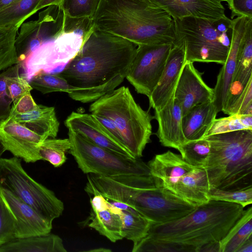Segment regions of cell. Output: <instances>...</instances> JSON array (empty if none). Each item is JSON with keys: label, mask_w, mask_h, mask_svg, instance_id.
<instances>
[{"label": "cell", "mask_w": 252, "mask_h": 252, "mask_svg": "<svg viewBox=\"0 0 252 252\" xmlns=\"http://www.w3.org/2000/svg\"><path fill=\"white\" fill-rule=\"evenodd\" d=\"M62 0H40L32 12V15L39 10L52 4L61 5Z\"/></svg>", "instance_id": "obj_44"}, {"label": "cell", "mask_w": 252, "mask_h": 252, "mask_svg": "<svg viewBox=\"0 0 252 252\" xmlns=\"http://www.w3.org/2000/svg\"><path fill=\"white\" fill-rule=\"evenodd\" d=\"M8 116L46 138H56L58 134L60 123L54 107L37 104L29 112Z\"/></svg>", "instance_id": "obj_23"}, {"label": "cell", "mask_w": 252, "mask_h": 252, "mask_svg": "<svg viewBox=\"0 0 252 252\" xmlns=\"http://www.w3.org/2000/svg\"><path fill=\"white\" fill-rule=\"evenodd\" d=\"M69 153L85 174L105 177L123 175H150L149 167L140 158H128L102 148L68 129Z\"/></svg>", "instance_id": "obj_9"}, {"label": "cell", "mask_w": 252, "mask_h": 252, "mask_svg": "<svg viewBox=\"0 0 252 252\" xmlns=\"http://www.w3.org/2000/svg\"><path fill=\"white\" fill-rule=\"evenodd\" d=\"M65 126L102 148L128 158H134L92 114L72 112L64 121Z\"/></svg>", "instance_id": "obj_15"}, {"label": "cell", "mask_w": 252, "mask_h": 252, "mask_svg": "<svg viewBox=\"0 0 252 252\" xmlns=\"http://www.w3.org/2000/svg\"><path fill=\"white\" fill-rule=\"evenodd\" d=\"M199 252H220L219 242H213L206 244L200 249Z\"/></svg>", "instance_id": "obj_45"}, {"label": "cell", "mask_w": 252, "mask_h": 252, "mask_svg": "<svg viewBox=\"0 0 252 252\" xmlns=\"http://www.w3.org/2000/svg\"><path fill=\"white\" fill-rule=\"evenodd\" d=\"M137 47L122 37L94 28L58 74L71 86L84 90L87 103L94 102L123 82Z\"/></svg>", "instance_id": "obj_1"}, {"label": "cell", "mask_w": 252, "mask_h": 252, "mask_svg": "<svg viewBox=\"0 0 252 252\" xmlns=\"http://www.w3.org/2000/svg\"><path fill=\"white\" fill-rule=\"evenodd\" d=\"M0 188L9 191L51 223L63 211V202L54 192L28 175L20 158H0Z\"/></svg>", "instance_id": "obj_10"}, {"label": "cell", "mask_w": 252, "mask_h": 252, "mask_svg": "<svg viewBox=\"0 0 252 252\" xmlns=\"http://www.w3.org/2000/svg\"><path fill=\"white\" fill-rule=\"evenodd\" d=\"M6 84L9 94L13 103L24 94L31 92L33 89L26 78L20 76V74L8 77Z\"/></svg>", "instance_id": "obj_39"}, {"label": "cell", "mask_w": 252, "mask_h": 252, "mask_svg": "<svg viewBox=\"0 0 252 252\" xmlns=\"http://www.w3.org/2000/svg\"><path fill=\"white\" fill-rule=\"evenodd\" d=\"M5 150L3 147V146L0 144V158L1 157L2 154L4 153Z\"/></svg>", "instance_id": "obj_49"}, {"label": "cell", "mask_w": 252, "mask_h": 252, "mask_svg": "<svg viewBox=\"0 0 252 252\" xmlns=\"http://www.w3.org/2000/svg\"><path fill=\"white\" fill-rule=\"evenodd\" d=\"M231 12V18L244 16L252 19V0H224Z\"/></svg>", "instance_id": "obj_41"}, {"label": "cell", "mask_w": 252, "mask_h": 252, "mask_svg": "<svg viewBox=\"0 0 252 252\" xmlns=\"http://www.w3.org/2000/svg\"><path fill=\"white\" fill-rule=\"evenodd\" d=\"M173 45L137 46L126 78L138 94L150 96L160 78Z\"/></svg>", "instance_id": "obj_12"}, {"label": "cell", "mask_w": 252, "mask_h": 252, "mask_svg": "<svg viewBox=\"0 0 252 252\" xmlns=\"http://www.w3.org/2000/svg\"><path fill=\"white\" fill-rule=\"evenodd\" d=\"M59 236L50 233L15 238L0 246V252H66Z\"/></svg>", "instance_id": "obj_24"}, {"label": "cell", "mask_w": 252, "mask_h": 252, "mask_svg": "<svg viewBox=\"0 0 252 252\" xmlns=\"http://www.w3.org/2000/svg\"><path fill=\"white\" fill-rule=\"evenodd\" d=\"M218 113L212 101L191 107L182 118V129L186 142L204 138Z\"/></svg>", "instance_id": "obj_22"}, {"label": "cell", "mask_w": 252, "mask_h": 252, "mask_svg": "<svg viewBox=\"0 0 252 252\" xmlns=\"http://www.w3.org/2000/svg\"><path fill=\"white\" fill-rule=\"evenodd\" d=\"M94 28L92 17L73 18L64 14L63 33L72 32L80 35L83 42Z\"/></svg>", "instance_id": "obj_38"}, {"label": "cell", "mask_w": 252, "mask_h": 252, "mask_svg": "<svg viewBox=\"0 0 252 252\" xmlns=\"http://www.w3.org/2000/svg\"><path fill=\"white\" fill-rule=\"evenodd\" d=\"M32 88L43 94L56 92H65L70 95L80 89L69 85L67 81L59 74L40 72L33 76L30 81Z\"/></svg>", "instance_id": "obj_31"}, {"label": "cell", "mask_w": 252, "mask_h": 252, "mask_svg": "<svg viewBox=\"0 0 252 252\" xmlns=\"http://www.w3.org/2000/svg\"><path fill=\"white\" fill-rule=\"evenodd\" d=\"M252 236V207L244 210L241 217L219 241L220 252H237L239 247Z\"/></svg>", "instance_id": "obj_27"}, {"label": "cell", "mask_w": 252, "mask_h": 252, "mask_svg": "<svg viewBox=\"0 0 252 252\" xmlns=\"http://www.w3.org/2000/svg\"><path fill=\"white\" fill-rule=\"evenodd\" d=\"M115 208L122 221V231L124 238L135 243L148 233L151 225L150 220L128 205L118 202Z\"/></svg>", "instance_id": "obj_26"}, {"label": "cell", "mask_w": 252, "mask_h": 252, "mask_svg": "<svg viewBox=\"0 0 252 252\" xmlns=\"http://www.w3.org/2000/svg\"><path fill=\"white\" fill-rule=\"evenodd\" d=\"M70 147L68 138H48L39 146L41 160L48 161L55 167L61 166L66 161V153L69 151Z\"/></svg>", "instance_id": "obj_30"}, {"label": "cell", "mask_w": 252, "mask_h": 252, "mask_svg": "<svg viewBox=\"0 0 252 252\" xmlns=\"http://www.w3.org/2000/svg\"><path fill=\"white\" fill-rule=\"evenodd\" d=\"M64 19V13L61 5L52 4L41 11L36 20L21 24L15 41L21 66L41 45L55 40L63 33Z\"/></svg>", "instance_id": "obj_11"}, {"label": "cell", "mask_w": 252, "mask_h": 252, "mask_svg": "<svg viewBox=\"0 0 252 252\" xmlns=\"http://www.w3.org/2000/svg\"><path fill=\"white\" fill-rule=\"evenodd\" d=\"M236 203L209 200L186 216L152 224L148 234L134 243L133 252H199L204 245L219 242L241 217Z\"/></svg>", "instance_id": "obj_2"}, {"label": "cell", "mask_w": 252, "mask_h": 252, "mask_svg": "<svg viewBox=\"0 0 252 252\" xmlns=\"http://www.w3.org/2000/svg\"><path fill=\"white\" fill-rule=\"evenodd\" d=\"M40 0H18L0 10V26L21 24L32 15Z\"/></svg>", "instance_id": "obj_28"}, {"label": "cell", "mask_w": 252, "mask_h": 252, "mask_svg": "<svg viewBox=\"0 0 252 252\" xmlns=\"http://www.w3.org/2000/svg\"><path fill=\"white\" fill-rule=\"evenodd\" d=\"M93 19L94 28L137 46L176 41L173 19L151 0H101Z\"/></svg>", "instance_id": "obj_3"}, {"label": "cell", "mask_w": 252, "mask_h": 252, "mask_svg": "<svg viewBox=\"0 0 252 252\" xmlns=\"http://www.w3.org/2000/svg\"><path fill=\"white\" fill-rule=\"evenodd\" d=\"M46 139L9 116L0 120V144L26 163L41 160L39 146Z\"/></svg>", "instance_id": "obj_13"}, {"label": "cell", "mask_w": 252, "mask_h": 252, "mask_svg": "<svg viewBox=\"0 0 252 252\" xmlns=\"http://www.w3.org/2000/svg\"><path fill=\"white\" fill-rule=\"evenodd\" d=\"M158 187L165 188L194 206L209 201L205 168L193 166L171 151L156 155L147 163Z\"/></svg>", "instance_id": "obj_8"}, {"label": "cell", "mask_w": 252, "mask_h": 252, "mask_svg": "<svg viewBox=\"0 0 252 252\" xmlns=\"http://www.w3.org/2000/svg\"><path fill=\"white\" fill-rule=\"evenodd\" d=\"M252 104V78L247 85L236 98L233 103L228 111L227 114L242 115L246 108Z\"/></svg>", "instance_id": "obj_40"}, {"label": "cell", "mask_w": 252, "mask_h": 252, "mask_svg": "<svg viewBox=\"0 0 252 252\" xmlns=\"http://www.w3.org/2000/svg\"><path fill=\"white\" fill-rule=\"evenodd\" d=\"M173 20L175 43L184 44L186 61L224 63L230 46L232 20L225 16L214 20L194 17Z\"/></svg>", "instance_id": "obj_7"}, {"label": "cell", "mask_w": 252, "mask_h": 252, "mask_svg": "<svg viewBox=\"0 0 252 252\" xmlns=\"http://www.w3.org/2000/svg\"><path fill=\"white\" fill-rule=\"evenodd\" d=\"M16 219L0 192V246L15 238Z\"/></svg>", "instance_id": "obj_36"}, {"label": "cell", "mask_w": 252, "mask_h": 252, "mask_svg": "<svg viewBox=\"0 0 252 252\" xmlns=\"http://www.w3.org/2000/svg\"><path fill=\"white\" fill-rule=\"evenodd\" d=\"M243 129L252 130V115L233 114L216 118L205 137Z\"/></svg>", "instance_id": "obj_33"}, {"label": "cell", "mask_w": 252, "mask_h": 252, "mask_svg": "<svg viewBox=\"0 0 252 252\" xmlns=\"http://www.w3.org/2000/svg\"><path fill=\"white\" fill-rule=\"evenodd\" d=\"M87 177L107 201L128 205L153 224L183 218L197 207L168 189L157 186L151 175L105 177L88 174Z\"/></svg>", "instance_id": "obj_4"}, {"label": "cell", "mask_w": 252, "mask_h": 252, "mask_svg": "<svg viewBox=\"0 0 252 252\" xmlns=\"http://www.w3.org/2000/svg\"><path fill=\"white\" fill-rule=\"evenodd\" d=\"M209 200L236 203L244 208L252 203V187L237 190H224L210 187Z\"/></svg>", "instance_id": "obj_35"}, {"label": "cell", "mask_w": 252, "mask_h": 252, "mask_svg": "<svg viewBox=\"0 0 252 252\" xmlns=\"http://www.w3.org/2000/svg\"><path fill=\"white\" fill-rule=\"evenodd\" d=\"M101 0H62L64 13L70 17H92L95 14Z\"/></svg>", "instance_id": "obj_34"}, {"label": "cell", "mask_w": 252, "mask_h": 252, "mask_svg": "<svg viewBox=\"0 0 252 252\" xmlns=\"http://www.w3.org/2000/svg\"><path fill=\"white\" fill-rule=\"evenodd\" d=\"M154 117L158 123L156 134L160 144L178 151L186 140L182 129V108L174 94L164 107L155 110Z\"/></svg>", "instance_id": "obj_20"}, {"label": "cell", "mask_w": 252, "mask_h": 252, "mask_svg": "<svg viewBox=\"0 0 252 252\" xmlns=\"http://www.w3.org/2000/svg\"><path fill=\"white\" fill-rule=\"evenodd\" d=\"M252 78V19L241 42L237 64L222 111L225 114Z\"/></svg>", "instance_id": "obj_21"}, {"label": "cell", "mask_w": 252, "mask_h": 252, "mask_svg": "<svg viewBox=\"0 0 252 252\" xmlns=\"http://www.w3.org/2000/svg\"><path fill=\"white\" fill-rule=\"evenodd\" d=\"M94 115L104 126L111 134L124 147L121 135L114 123L106 117L99 115Z\"/></svg>", "instance_id": "obj_43"}, {"label": "cell", "mask_w": 252, "mask_h": 252, "mask_svg": "<svg viewBox=\"0 0 252 252\" xmlns=\"http://www.w3.org/2000/svg\"><path fill=\"white\" fill-rule=\"evenodd\" d=\"M20 27L0 26V73L19 63L15 41Z\"/></svg>", "instance_id": "obj_29"}, {"label": "cell", "mask_w": 252, "mask_h": 252, "mask_svg": "<svg viewBox=\"0 0 252 252\" xmlns=\"http://www.w3.org/2000/svg\"><path fill=\"white\" fill-rule=\"evenodd\" d=\"M186 62L183 43L176 42L169 52L160 78L148 97L150 108L160 110L174 93L180 73Z\"/></svg>", "instance_id": "obj_17"}, {"label": "cell", "mask_w": 252, "mask_h": 252, "mask_svg": "<svg viewBox=\"0 0 252 252\" xmlns=\"http://www.w3.org/2000/svg\"><path fill=\"white\" fill-rule=\"evenodd\" d=\"M210 150L206 166L210 187L237 190L252 187V130L205 137Z\"/></svg>", "instance_id": "obj_5"}, {"label": "cell", "mask_w": 252, "mask_h": 252, "mask_svg": "<svg viewBox=\"0 0 252 252\" xmlns=\"http://www.w3.org/2000/svg\"><path fill=\"white\" fill-rule=\"evenodd\" d=\"M21 67L18 63L0 73V120L9 116L13 102L8 92L7 80L10 76L20 74Z\"/></svg>", "instance_id": "obj_37"}, {"label": "cell", "mask_w": 252, "mask_h": 252, "mask_svg": "<svg viewBox=\"0 0 252 252\" xmlns=\"http://www.w3.org/2000/svg\"><path fill=\"white\" fill-rule=\"evenodd\" d=\"M88 251L90 252H109L111 251V250L109 249H104V248H98V249H94V250H91Z\"/></svg>", "instance_id": "obj_48"}, {"label": "cell", "mask_w": 252, "mask_h": 252, "mask_svg": "<svg viewBox=\"0 0 252 252\" xmlns=\"http://www.w3.org/2000/svg\"><path fill=\"white\" fill-rule=\"evenodd\" d=\"M0 192L16 219V238L50 233L52 223L9 191L0 188Z\"/></svg>", "instance_id": "obj_18"}, {"label": "cell", "mask_w": 252, "mask_h": 252, "mask_svg": "<svg viewBox=\"0 0 252 252\" xmlns=\"http://www.w3.org/2000/svg\"><path fill=\"white\" fill-rule=\"evenodd\" d=\"M107 207L94 211L92 210L89 218L88 226L100 234L106 237L112 242L124 238L122 221L114 207L109 202Z\"/></svg>", "instance_id": "obj_25"}, {"label": "cell", "mask_w": 252, "mask_h": 252, "mask_svg": "<svg viewBox=\"0 0 252 252\" xmlns=\"http://www.w3.org/2000/svg\"><path fill=\"white\" fill-rule=\"evenodd\" d=\"M210 150V143L204 137L186 142L178 151L183 159L189 164L196 167L205 168Z\"/></svg>", "instance_id": "obj_32"}, {"label": "cell", "mask_w": 252, "mask_h": 252, "mask_svg": "<svg viewBox=\"0 0 252 252\" xmlns=\"http://www.w3.org/2000/svg\"><path fill=\"white\" fill-rule=\"evenodd\" d=\"M18 0H0V10L11 5Z\"/></svg>", "instance_id": "obj_47"}, {"label": "cell", "mask_w": 252, "mask_h": 252, "mask_svg": "<svg viewBox=\"0 0 252 252\" xmlns=\"http://www.w3.org/2000/svg\"><path fill=\"white\" fill-rule=\"evenodd\" d=\"M37 106V104L33 99L31 92H28L13 103L10 114L26 113L33 110Z\"/></svg>", "instance_id": "obj_42"}, {"label": "cell", "mask_w": 252, "mask_h": 252, "mask_svg": "<svg viewBox=\"0 0 252 252\" xmlns=\"http://www.w3.org/2000/svg\"><path fill=\"white\" fill-rule=\"evenodd\" d=\"M89 111L111 121L126 150L135 158L142 156L151 142L154 117L136 102L128 87L122 86L107 93L93 102Z\"/></svg>", "instance_id": "obj_6"}, {"label": "cell", "mask_w": 252, "mask_h": 252, "mask_svg": "<svg viewBox=\"0 0 252 252\" xmlns=\"http://www.w3.org/2000/svg\"><path fill=\"white\" fill-rule=\"evenodd\" d=\"M174 94L182 108L183 117L193 106L213 101L214 89L205 83L201 73L194 66L193 63L186 61Z\"/></svg>", "instance_id": "obj_14"}, {"label": "cell", "mask_w": 252, "mask_h": 252, "mask_svg": "<svg viewBox=\"0 0 252 252\" xmlns=\"http://www.w3.org/2000/svg\"><path fill=\"white\" fill-rule=\"evenodd\" d=\"M173 19L194 17L218 20L225 16L224 0H151Z\"/></svg>", "instance_id": "obj_19"}, {"label": "cell", "mask_w": 252, "mask_h": 252, "mask_svg": "<svg viewBox=\"0 0 252 252\" xmlns=\"http://www.w3.org/2000/svg\"><path fill=\"white\" fill-rule=\"evenodd\" d=\"M249 19L237 17L232 20V34L226 60L220 70L214 89L213 102L218 113L222 111L235 72L240 45L245 33Z\"/></svg>", "instance_id": "obj_16"}, {"label": "cell", "mask_w": 252, "mask_h": 252, "mask_svg": "<svg viewBox=\"0 0 252 252\" xmlns=\"http://www.w3.org/2000/svg\"><path fill=\"white\" fill-rule=\"evenodd\" d=\"M237 252H252V236L239 247Z\"/></svg>", "instance_id": "obj_46"}]
</instances>
